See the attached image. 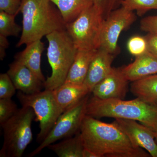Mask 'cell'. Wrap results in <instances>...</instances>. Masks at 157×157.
Here are the masks:
<instances>
[{
    "mask_svg": "<svg viewBox=\"0 0 157 157\" xmlns=\"http://www.w3.org/2000/svg\"><path fill=\"white\" fill-rule=\"evenodd\" d=\"M16 89L8 73L0 75V99L11 98L15 94Z\"/></svg>",
    "mask_w": 157,
    "mask_h": 157,
    "instance_id": "d4e9b609",
    "label": "cell"
},
{
    "mask_svg": "<svg viewBox=\"0 0 157 157\" xmlns=\"http://www.w3.org/2000/svg\"><path fill=\"white\" fill-rule=\"evenodd\" d=\"M122 7L129 11H136L139 16L143 15L147 11L157 10V0H122Z\"/></svg>",
    "mask_w": 157,
    "mask_h": 157,
    "instance_id": "7402d4cb",
    "label": "cell"
},
{
    "mask_svg": "<svg viewBox=\"0 0 157 157\" xmlns=\"http://www.w3.org/2000/svg\"><path fill=\"white\" fill-rule=\"evenodd\" d=\"M48 148L59 157H82L84 148L80 133L68 137L59 143L50 144Z\"/></svg>",
    "mask_w": 157,
    "mask_h": 157,
    "instance_id": "ffe728a7",
    "label": "cell"
},
{
    "mask_svg": "<svg viewBox=\"0 0 157 157\" xmlns=\"http://www.w3.org/2000/svg\"><path fill=\"white\" fill-rule=\"evenodd\" d=\"M156 141H157V136H156Z\"/></svg>",
    "mask_w": 157,
    "mask_h": 157,
    "instance_id": "1f68e13d",
    "label": "cell"
},
{
    "mask_svg": "<svg viewBox=\"0 0 157 157\" xmlns=\"http://www.w3.org/2000/svg\"><path fill=\"white\" fill-rule=\"evenodd\" d=\"M86 115L96 118L123 119L137 121L150 128L157 136V103L136 98L133 100H101L93 97L88 101Z\"/></svg>",
    "mask_w": 157,
    "mask_h": 157,
    "instance_id": "3957f363",
    "label": "cell"
},
{
    "mask_svg": "<svg viewBox=\"0 0 157 157\" xmlns=\"http://www.w3.org/2000/svg\"><path fill=\"white\" fill-rule=\"evenodd\" d=\"M22 0H0V11L17 15L20 11Z\"/></svg>",
    "mask_w": 157,
    "mask_h": 157,
    "instance_id": "4316f807",
    "label": "cell"
},
{
    "mask_svg": "<svg viewBox=\"0 0 157 157\" xmlns=\"http://www.w3.org/2000/svg\"><path fill=\"white\" fill-rule=\"evenodd\" d=\"M17 97L22 107L33 109L40 128L37 140L41 143L63 112L57 102L53 90L45 89L32 94H26L19 91Z\"/></svg>",
    "mask_w": 157,
    "mask_h": 157,
    "instance_id": "8992f818",
    "label": "cell"
},
{
    "mask_svg": "<svg viewBox=\"0 0 157 157\" xmlns=\"http://www.w3.org/2000/svg\"><path fill=\"white\" fill-rule=\"evenodd\" d=\"M49 0H22V30L16 47L41 40L55 31L66 29L59 9Z\"/></svg>",
    "mask_w": 157,
    "mask_h": 157,
    "instance_id": "7a4b0ae2",
    "label": "cell"
},
{
    "mask_svg": "<svg viewBox=\"0 0 157 157\" xmlns=\"http://www.w3.org/2000/svg\"><path fill=\"white\" fill-rule=\"evenodd\" d=\"M16 15L0 11V35L6 37L18 36L22 28L15 22Z\"/></svg>",
    "mask_w": 157,
    "mask_h": 157,
    "instance_id": "44dd1931",
    "label": "cell"
},
{
    "mask_svg": "<svg viewBox=\"0 0 157 157\" xmlns=\"http://www.w3.org/2000/svg\"><path fill=\"white\" fill-rule=\"evenodd\" d=\"M88 95L62 113L44 140L29 154L33 157L57 140L71 137L80 131L82 121L86 115Z\"/></svg>",
    "mask_w": 157,
    "mask_h": 157,
    "instance_id": "ba28073f",
    "label": "cell"
},
{
    "mask_svg": "<svg viewBox=\"0 0 157 157\" xmlns=\"http://www.w3.org/2000/svg\"><path fill=\"white\" fill-rule=\"evenodd\" d=\"M104 21L94 5L72 22L66 24V30L77 49L97 50L99 48Z\"/></svg>",
    "mask_w": 157,
    "mask_h": 157,
    "instance_id": "52a82bcc",
    "label": "cell"
},
{
    "mask_svg": "<svg viewBox=\"0 0 157 157\" xmlns=\"http://www.w3.org/2000/svg\"><path fill=\"white\" fill-rule=\"evenodd\" d=\"M84 147L97 157H148L143 149L133 144L117 124L107 123L86 115L80 131Z\"/></svg>",
    "mask_w": 157,
    "mask_h": 157,
    "instance_id": "6da1fadb",
    "label": "cell"
},
{
    "mask_svg": "<svg viewBox=\"0 0 157 157\" xmlns=\"http://www.w3.org/2000/svg\"><path fill=\"white\" fill-rule=\"evenodd\" d=\"M82 157H97V156L92 151L84 147L82 152Z\"/></svg>",
    "mask_w": 157,
    "mask_h": 157,
    "instance_id": "4dcf8cb0",
    "label": "cell"
},
{
    "mask_svg": "<svg viewBox=\"0 0 157 157\" xmlns=\"http://www.w3.org/2000/svg\"><path fill=\"white\" fill-rule=\"evenodd\" d=\"M7 37L0 35V59L3 60L6 56V49L9 46Z\"/></svg>",
    "mask_w": 157,
    "mask_h": 157,
    "instance_id": "f546056e",
    "label": "cell"
},
{
    "mask_svg": "<svg viewBox=\"0 0 157 157\" xmlns=\"http://www.w3.org/2000/svg\"><path fill=\"white\" fill-rule=\"evenodd\" d=\"M140 29L148 33L157 35V15L143 18L140 22Z\"/></svg>",
    "mask_w": 157,
    "mask_h": 157,
    "instance_id": "83f0119b",
    "label": "cell"
},
{
    "mask_svg": "<svg viewBox=\"0 0 157 157\" xmlns=\"http://www.w3.org/2000/svg\"><path fill=\"white\" fill-rule=\"evenodd\" d=\"M17 104L11 98L0 99V124H3L17 112Z\"/></svg>",
    "mask_w": 157,
    "mask_h": 157,
    "instance_id": "cb8c5ba5",
    "label": "cell"
},
{
    "mask_svg": "<svg viewBox=\"0 0 157 157\" xmlns=\"http://www.w3.org/2000/svg\"><path fill=\"white\" fill-rule=\"evenodd\" d=\"M147 43L148 51L157 57V35L148 33L145 36Z\"/></svg>",
    "mask_w": 157,
    "mask_h": 157,
    "instance_id": "f1b7e54d",
    "label": "cell"
},
{
    "mask_svg": "<svg viewBox=\"0 0 157 157\" xmlns=\"http://www.w3.org/2000/svg\"><path fill=\"white\" fill-rule=\"evenodd\" d=\"M128 80L121 68L112 67L110 72L92 91L93 97L101 99H124L126 95Z\"/></svg>",
    "mask_w": 157,
    "mask_h": 157,
    "instance_id": "8fae6325",
    "label": "cell"
},
{
    "mask_svg": "<svg viewBox=\"0 0 157 157\" xmlns=\"http://www.w3.org/2000/svg\"><path fill=\"white\" fill-rule=\"evenodd\" d=\"M136 18L133 11L124 7L113 10L103 21L99 48L117 55L119 50L118 41L121 33L128 29Z\"/></svg>",
    "mask_w": 157,
    "mask_h": 157,
    "instance_id": "9c48e42d",
    "label": "cell"
},
{
    "mask_svg": "<svg viewBox=\"0 0 157 157\" xmlns=\"http://www.w3.org/2000/svg\"><path fill=\"white\" fill-rule=\"evenodd\" d=\"M53 91L57 102L63 112L90 93L83 84L67 82Z\"/></svg>",
    "mask_w": 157,
    "mask_h": 157,
    "instance_id": "2e32d148",
    "label": "cell"
},
{
    "mask_svg": "<svg viewBox=\"0 0 157 157\" xmlns=\"http://www.w3.org/2000/svg\"><path fill=\"white\" fill-rule=\"evenodd\" d=\"M36 118L31 107H22L1 125L4 130V143L1 157H21L32 142V122Z\"/></svg>",
    "mask_w": 157,
    "mask_h": 157,
    "instance_id": "5b68a950",
    "label": "cell"
},
{
    "mask_svg": "<svg viewBox=\"0 0 157 157\" xmlns=\"http://www.w3.org/2000/svg\"><path fill=\"white\" fill-rule=\"evenodd\" d=\"M127 46L129 52L135 57L140 56L148 52L145 36H135L131 37L128 41Z\"/></svg>",
    "mask_w": 157,
    "mask_h": 157,
    "instance_id": "603a6c76",
    "label": "cell"
},
{
    "mask_svg": "<svg viewBox=\"0 0 157 157\" xmlns=\"http://www.w3.org/2000/svg\"><path fill=\"white\" fill-rule=\"evenodd\" d=\"M46 38L48 42L47 56L52 73L43 86L45 89L54 90L64 83L77 49L66 29L55 31Z\"/></svg>",
    "mask_w": 157,
    "mask_h": 157,
    "instance_id": "277c9868",
    "label": "cell"
},
{
    "mask_svg": "<svg viewBox=\"0 0 157 157\" xmlns=\"http://www.w3.org/2000/svg\"><path fill=\"white\" fill-rule=\"evenodd\" d=\"M121 68L129 81H137L157 74V57L148 52L136 57L134 62Z\"/></svg>",
    "mask_w": 157,
    "mask_h": 157,
    "instance_id": "5bb4252c",
    "label": "cell"
},
{
    "mask_svg": "<svg viewBox=\"0 0 157 157\" xmlns=\"http://www.w3.org/2000/svg\"><path fill=\"white\" fill-rule=\"evenodd\" d=\"M115 56L102 48L97 49L83 84L91 93L94 88L110 72Z\"/></svg>",
    "mask_w": 157,
    "mask_h": 157,
    "instance_id": "4fadbf2b",
    "label": "cell"
},
{
    "mask_svg": "<svg viewBox=\"0 0 157 157\" xmlns=\"http://www.w3.org/2000/svg\"><path fill=\"white\" fill-rule=\"evenodd\" d=\"M7 73L16 89L26 94L39 92L44 86V82L30 69L17 61L9 65Z\"/></svg>",
    "mask_w": 157,
    "mask_h": 157,
    "instance_id": "7c38bea8",
    "label": "cell"
},
{
    "mask_svg": "<svg viewBox=\"0 0 157 157\" xmlns=\"http://www.w3.org/2000/svg\"><path fill=\"white\" fill-rule=\"evenodd\" d=\"M97 50L77 49L74 61L65 82L83 84L91 62Z\"/></svg>",
    "mask_w": 157,
    "mask_h": 157,
    "instance_id": "e0dca14e",
    "label": "cell"
},
{
    "mask_svg": "<svg viewBox=\"0 0 157 157\" xmlns=\"http://www.w3.org/2000/svg\"><path fill=\"white\" fill-rule=\"evenodd\" d=\"M113 122L124 131L135 146L143 149L152 157H157L155 133L151 129L132 120L115 119Z\"/></svg>",
    "mask_w": 157,
    "mask_h": 157,
    "instance_id": "30bf717a",
    "label": "cell"
},
{
    "mask_svg": "<svg viewBox=\"0 0 157 157\" xmlns=\"http://www.w3.org/2000/svg\"><path fill=\"white\" fill-rule=\"evenodd\" d=\"M49 1L57 7L66 24L72 22L85 10L94 5V0Z\"/></svg>",
    "mask_w": 157,
    "mask_h": 157,
    "instance_id": "ac0fdd59",
    "label": "cell"
},
{
    "mask_svg": "<svg viewBox=\"0 0 157 157\" xmlns=\"http://www.w3.org/2000/svg\"><path fill=\"white\" fill-rule=\"evenodd\" d=\"M25 49L14 56L15 60L20 62L30 69L43 82L46 79L41 70V57L45 50L44 43L37 40L26 45Z\"/></svg>",
    "mask_w": 157,
    "mask_h": 157,
    "instance_id": "9a60e30c",
    "label": "cell"
},
{
    "mask_svg": "<svg viewBox=\"0 0 157 157\" xmlns=\"http://www.w3.org/2000/svg\"><path fill=\"white\" fill-rule=\"evenodd\" d=\"M117 1L118 0H94V6L104 20L113 10Z\"/></svg>",
    "mask_w": 157,
    "mask_h": 157,
    "instance_id": "484cf974",
    "label": "cell"
},
{
    "mask_svg": "<svg viewBox=\"0 0 157 157\" xmlns=\"http://www.w3.org/2000/svg\"><path fill=\"white\" fill-rule=\"evenodd\" d=\"M131 91L136 98L145 102L157 103V74L132 82Z\"/></svg>",
    "mask_w": 157,
    "mask_h": 157,
    "instance_id": "d6986e66",
    "label": "cell"
}]
</instances>
